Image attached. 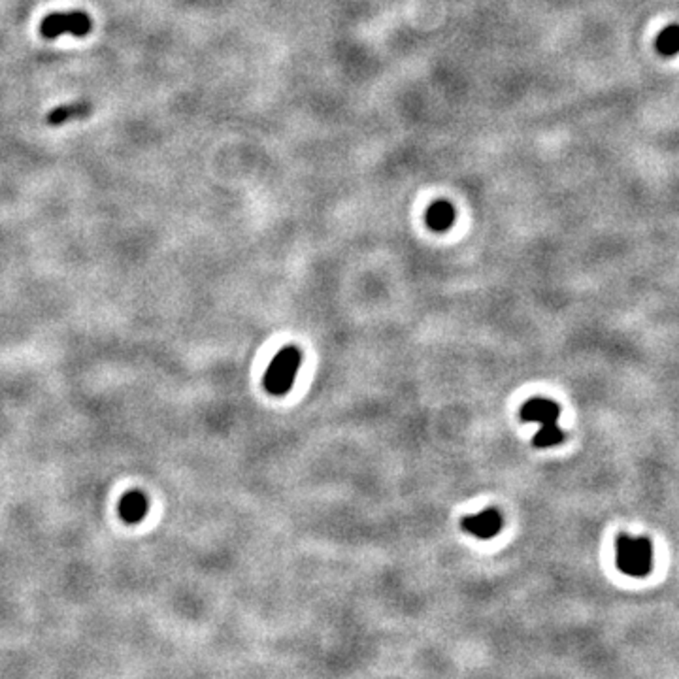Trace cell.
Returning <instances> with one entry per match:
<instances>
[{"mask_svg": "<svg viewBox=\"0 0 679 679\" xmlns=\"http://www.w3.org/2000/svg\"><path fill=\"white\" fill-rule=\"evenodd\" d=\"M521 417L530 423L540 424V431L536 432V447H553L564 442V432L559 426L561 417V406L548 399H532L525 402L521 408Z\"/></svg>", "mask_w": 679, "mask_h": 679, "instance_id": "obj_1", "label": "cell"}, {"mask_svg": "<svg viewBox=\"0 0 679 679\" xmlns=\"http://www.w3.org/2000/svg\"><path fill=\"white\" fill-rule=\"evenodd\" d=\"M615 564L625 575L646 577L653 570V545L647 538L621 534L615 540Z\"/></svg>", "mask_w": 679, "mask_h": 679, "instance_id": "obj_2", "label": "cell"}, {"mask_svg": "<svg viewBox=\"0 0 679 679\" xmlns=\"http://www.w3.org/2000/svg\"><path fill=\"white\" fill-rule=\"evenodd\" d=\"M301 362L302 355L298 351V347H283L266 368V374H264V387H266V391L275 394V397L287 394L291 391V387H293L296 372L301 368Z\"/></svg>", "mask_w": 679, "mask_h": 679, "instance_id": "obj_3", "label": "cell"}, {"mask_svg": "<svg viewBox=\"0 0 679 679\" xmlns=\"http://www.w3.org/2000/svg\"><path fill=\"white\" fill-rule=\"evenodd\" d=\"M93 21L85 12H57L47 15L42 21L40 31L44 38H57L63 34H74V36H85L91 33Z\"/></svg>", "mask_w": 679, "mask_h": 679, "instance_id": "obj_4", "label": "cell"}, {"mask_svg": "<svg viewBox=\"0 0 679 679\" xmlns=\"http://www.w3.org/2000/svg\"><path fill=\"white\" fill-rule=\"evenodd\" d=\"M502 513L498 509L493 508L484 509V511H479L476 516L464 517L463 519V529L466 532H470L472 536L484 538V540H489L493 536H497L502 530Z\"/></svg>", "mask_w": 679, "mask_h": 679, "instance_id": "obj_5", "label": "cell"}, {"mask_svg": "<svg viewBox=\"0 0 679 679\" xmlns=\"http://www.w3.org/2000/svg\"><path fill=\"white\" fill-rule=\"evenodd\" d=\"M147 509H150L147 497H145L144 493H140V490H129V493H125L118 506L119 517L127 525H136V522L142 521L145 513H147Z\"/></svg>", "mask_w": 679, "mask_h": 679, "instance_id": "obj_6", "label": "cell"}, {"mask_svg": "<svg viewBox=\"0 0 679 679\" xmlns=\"http://www.w3.org/2000/svg\"><path fill=\"white\" fill-rule=\"evenodd\" d=\"M457 219V211H455V206L447 200H438V202L431 204L429 209H426V216H424V221H426V227L434 232H445L449 230V227L455 223Z\"/></svg>", "mask_w": 679, "mask_h": 679, "instance_id": "obj_7", "label": "cell"}, {"mask_svg": "<svg viewBox=\"0 0 679 679\" xmlns=\"http://www.w3.org/2000/svg\"><path fill=\"white\" fill-rule=\"evenodd\" d=\"M89 104H68V106H59L47 115V123L49 125H63L66 121H70L72 118H81V115H87L89 113Z\"/></svg>", "mask_w": 679, "mask_h": 679, "instance_id": "obj_8", "label": "cell"}, {"mask_svg": "<svg viewBox=\"0 0 679 679\" xmlns=\"http://www.w3.org/2000/svg\"><path fill=\"white\" fill-rule=\"evenodd\" d=\"M657 49L662 55H676L679 51V26L672 25L668 26L666 31H662L657 38Z\"/></svg>", "mask_w": 679, "mask_h": 679, "instance_id": "obj_9", "label": "cell"}]
</instances>
